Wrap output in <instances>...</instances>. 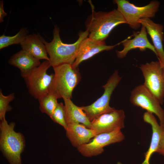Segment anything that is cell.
<instances>
[{
    "mask_svg": "<svg viewBox=\"0 0 164 164\" xmlns=\"http://www.w3.org/2000/svg\"><path fill=\"white\" fill-rule=\"evenodd\" d=\"M1 121V150L10 164H21V154L25 146L24 137L15 131V123L8 124L5 119Z\"/></svg>",
    "mask_w": 164,
    "mask_h": 164,
    "instance_id": "obj_4",
    "label": "cell"
},
{
    "mask_svg": "<svg viewBox=\"0 0 164 164\" xmlns=\"http://www.w3.org/2000/svg\"><path fill=\"white\" fill-rule=\"evenodd\" d=\"M138 23L146 28L153 42L159 61L162 68L164 67V50L163 45L164 40L163 26L153 22L150 18L140 19Z\"/></svg>",
    "mask_w": 164,
    "mask_h": 164,
    "instance_id": "obj_13",
    "label": "cell"
},
{
    "mask_svg": "<svg viewBox=\"0 0 164 164\" xmlns=\"http://www.w3.org/2000/svg\"><path fill=\"white\" fill-rule=\"evenodd\" d=\"M54 122L62 126L66 130L68 128L64 105L62 103H58L50 117Z\"/></svg>",
    "mask_w": 164,
    "mask_h": 164,
    "instance_id": "obj_22",
    "label": "cell"
},
{
    "mask_svg": "<svg viewBox=\"0 0 164 164\" xmlns=\"http://www.w3.org/2000/svg\"><path fill=\"white\" fill-rule=\"evenodd\" d=\"M22 50L38 60H50L46 46L41 36L36 34L27 35L20 44Z\"/></svg>",
    "mask_w": 164,
    "mask_h": 164,
    "instance_id": "obj_16",
    "label": "cell"
},
{
    "mask_svg": "<svg viewBox=\"0 0 164 164\" xmlns=\"http://www.w3.org/2000/svg\"><path fill=\"white\" fill-rule=\"evenodd\" d=\"M3 1H0V22H3L4 21V18L7 15L4 10L3 6Z\"/></svg>",
    "mask_w": 164,
    "mask_h": 164,
    "instance_id": "obj_25",
    "label": "cell"
},
{
    "mask_svg": "<svg viewBox=\"0 0 164 164\" xmlns=\"http://www.w3.org/2000/svg\"><path fill=\"white\" fill-rule=\"evenodd\" d=\"M8 63L18 68L22 76L28 73L41 63L39 60L23 50L13 55L9 60Z\"/></svg>",
    "mask_w": 164,
    "mask_h": 164,
    "instance_id": "obj_18",
    "label": "cell"
},
{
    "mask_svg": "<svg viewBox=\"0 0 164 164\" xmlns=\"http://www.w3.org/2000/svg\"><path fill=\"white\" fill-rule=\"evenodd\" d=\"M28 31L22 28L15 35L6 36L3 34L0 36V49L14 44H20L28 35Z\"/></svg>",
    "mask_w": 164,
    "mask_h": 164,
    "instance_id": "obj_20",
    "label": "cell"
},
{
    "mask_svg": "<svg viewBox=\"0 0 164 164\" xmlns=\"http://www.w3.org/2000/svg\"><path fill=\"white\" fill-rule=\"evenodd\" d=\"M124 138V135L121 129H116L111 132L97 135L88 143L77 148L79 152L84 156L90 157L96 156L104 151V148L105 146L121 142Z\"/></svg>",
    "mask_w": 164,
    "mask_h": 164,
    "instance_id": "obj_10",
    "label": "cell"
},
{
    "mask_svg": "<svg viewBox=\"0 0 164 164\" xmlns=\"http://www.w3.org/2000/svg\"><path fill=\"white\" fill-rule=\"evenodd\" d=\"M107 45L104 41H98L89 37H87L81 42L76 60L72 65L73 68H77L79 64L97 54L104 51L113 49L117 45Z\"/></svg>",
    "mask_w": 164,
    "mask_h": 164,
    "instance_id": "obj_12",
    "label": "cell"
},
{
    "mask_svg": "<svg viewBox=\"0 0 164 164\" xmlns=\"http://www.w3.org/2000/svg\"><path fill=\"white\" fill-rule=\"evenodd\" d=\"M117 5V10L122 14L128 24L132 29L139 28L141 24L139 20L142 18L154 17L158 11L160 3L152 1L148 4L143 6H137L126 0H115Z\"/></svg>",
    "mask_w": 164,
    "mask_h": 164,
    "instance_id": "obj_6",
    "label": "cell"
},
{
    "mask_svg": "<svg viewBox=\"0 0 164 164\" xmlns=\"http://www.w3.org/2000/svg\"><path fill=\"white\" fill-rule=\"evenodd\" d=\"M130 100L134 105L155 114L159 119L160 125L164 128V110L159 101L143 84L138 85L132 90Z\"/></svg>",
    "mask_w": 164,
    "mask_h": 164,
    "instance_id": "obj_9",
    "label": "cell"
},
{
    "mask_svg": "<svg viewBox=\"0 0 164 164\" xmlns=\"http://www.w3.org/2000/svg\"><path fill=\"white\" fill-rule=\"evenodd\" d=\"M163 76L164 77V67H163Z\"/></svg>",
    "mask_w": 164,
    "mask_h": 164,
    "instance_id": "obj_26",
    "label": "cell"
},
{
    "mask_svg": "<svg viewBox=\"0 0 164 164\" xmlns=\"http://www.w3.org/2000/svg\"><path fill=\"white\" fill-rule=\"evenodd\" d=\"M125 118L123 110L114 109L94 119L91 121V129L95 132L96 135L121 129L125 127Z\"/></svg>",
    "mask_w": 164,
    "mask_h": 164,
    "instance_id": "obj_11",
    "label": "cell"
},
{
    "mask_svg": "<svg viewBox=\"0 0 164 164\" xmlns=\"http://www.w3.org/2000/svg\"><path fill=\"white\" fill-rule=\"evenodd\" d=\"M63 99L68 125L74 123H81L87 128L91 129V121L81 107L75 105L70 99Z\"/></svg>",
    "mask_w": 164,
    "mask_h": 164,
    "instance_id": "obj_19",
    "label": "cell"
},
{
    "mask_svg": "<svg viewBox=\"0 0 164 164\" xmlns=\"http://www.w3.org/2000/svg\"><path fill=\"white\" fill-rule=\"evenodd\" d=\"M57 99L55 96L50 93L39 98L38 100L41 111L50 117L58 103Z\"/></svg>",
    "mask_w": 164,
    "mask_h": 164,
    "instance_id": "obj_21",
    "label": "cell"
},
{
    "mask_svg": "<svg viewBox=\"0 0 164 164\" xmlns=\"http://www.w3.org/2000/svg\"><path fill=\"white\" fill-rule=\"evenodd\" d=\"M143 119L144 122L151 125L152 135L149 148L145 153V159L142 164H150V159L152 155L156 152L164 128L158 124L156 118L151 113L145 112L143 114Z\"/></svg>",
    "mask_w": 164,
    "mask_h": 164,
    "instance_id": "obj_17",
    "label": "cell"
},
{
    "mask_svg": "<svg viewBox=\"0 0 164 164\" xmlns=\"http://www.w3.org/2000/svg\"><path fill=\"white\" fill-rule=\"evenodd\" d=\"M53 68L54 76L50 85L49 93L57 99L62 98L71 99L73 89L80 79V76L77 68L72 65L64 63Z\"/></svg>",
    "mask_w": 164,
    "mask_h": 164,
    "instance_id": "obj_3",
    "label": "cell"
},
{
    "mask_svg": "<svg viewBox=\"0 0 164 164\" xmlns=\"http://www.w3.org/2000/svg\"><path fill=\"white\" fill-rule=\"evenodd\" d=\"M66 131L67 138L72 145L77 148L88 143L91 138L97 135L93 130L80 123L68 125Z\"/></svg>",
    "mask_w": 164,
    "mask_h": 164,
    "instance_id": "obj_15",
    "label": "cell"
},
{
    "mask_svg": "<svg viewBox=\"0 0 164 164\" xmlns=\"http://www.w3.org/2000/svg\"><path fill=\"white\" fill-rule=\"evenodd\" d=\"M126 22L117 9L109 12H95L92 14L86 22L89 37L98 41H104L112 29L116 26Z\"/></svg>",
    "mask_w": 164,
    "mask_h": 164,
    "instance_id": "obj_2",
    "label": "cell"
},
{
    "mask_svg": "<svg viewBox=\"0 0 164 164\" xmlns=\"http://www.w3.org/2000/svg\"><path fill=\"white\" fill-rule=\"evenodd\" d=\"M51 66L49 61L45 60L38 67L22 76L29 92L35 99H39L49 94L54 74H48Z\"/></svg>",
    "mask_w": 164,
    "mask_h": 164,
    "instance_id": "obj_5",
    "label": "cell"
},
{
    "mask_svg": "<svg viewBox=\"0 0 164 164\" xmlns=\"http://www.w3.org/2000/svg\"><path fill=\"white\" fill-rule=\"evenodd\" d=\"M15 94L12 93L7 96H5L2 90L0 91V119L1 121L5 119L6 112L12 110V107L9 105L10 102L15 98Z\"/></svg>",
    "mask_w": 164,
    "mask_h": 164,
    "instance_id": "obj_23",
    "label": "cell"
},
{
    "mask_svg": "<svg viewBox=\"0 0 164 164\" xmlns=\"http://www.w3.org/2000/svg\"><path fill=\"white\" fill-rule=\"evenodd\" d=\"M134 38L131 39L128 38L121 42L124 48L121 51H117V56L120 59L125 57L130 50L139 49L142 51L148 49L153 51L157 56L154 46L149 42L147 37V32L145 27L142 26L141 31L133 34Z\"/></svg>",
    "mask_w": 164,
    "mask_h": 164,
    "instance_id": "obj_14",
    "label": "cell"
},
{
    "mask_svg": "<svg viewBox=\"0 0 164 164\" xmlns=\"http://www.w3.org/2000/svg\"><path fill=\"white\" fill-rule=\"evenodd\" d=\"M144 76V85L162 104L164 99L163 68L158 61L142 64L139 67Z\"/></svg>",
    "mask_w": 164,
    "mask_h": 164,
    "instance_id": "obj_8",
    "label": "cell"
},
{
    "mask_svg": "<svg viewBox=\"0 0 164 164\" xmlns=\"http://www.w3.org/2000/svg\"><path fill=\"white\" fill-rule=\"evenodd\" d=\"M121 79L118 71H115L102 86L104 89L102 95L91 104L81 107L91 121L99 115L114 109L110 106L109 101L113 91Z\"/></svg>",
    "mask_w": 164,
    "mask_h": 164,
    "instance_id": "obj_7",
    "label": "cell"
},
{
    "mask_svg": "<svg viewBox=\"0 0 164 164\" xmlns=\"http://www.w3.org/2000/svg\"><path fill=\"white\" fill-rule=\"evenodd\" d=\"M60 33L59 28L56 25L53 32V38L50 42H46L41 37L49 55V61L53 68L64 63L72 65L76 60L81 42L88 37L89 34L87 29L79 33V38L76 42L67 44L62 41Z\"/></svg>",
    "mask_w": 164,
    "mask_h": 164,
    "instance_id": "obj_1",
    "label": "cell"
},
{
    "mask_svg": "<svg viewBox=\"0 0 164 164\" xmlns=\"http://www.w3.org/2000/svg\"><path fill=\"white\" fill-rule=\"evenodd\" d=\"M156 152L164 156V128L163 129Z\"/></svg>",
    "mask_w": 164,
    "mask_h": 164,
    "instance_id": "obj_24",
    "label": "cell"
}]
</instances>
